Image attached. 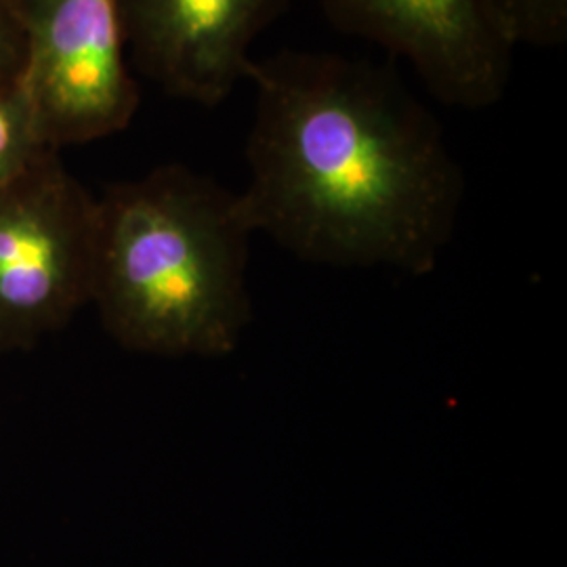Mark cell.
I'll return each mask as SVG.
<instances>
[{
	"label": "cell",
	"instance_id": "cell-3",
	"mask_svg": "<svg viewBox=\"0 0 567 567\" xmlns=\"http://www.w3.org/2000/svg\"><path fill=\"white\" fill-rule=\"evenodd\" d=\"M97 198L44 150L0 187V353L30 349L93 299Z\"/></svg>",
	"mask_w": 567,
	"mask_h": 567
},
{
	"label": "cell",
	"instance_id": "cell-8",
	"mask_svg": "<svg viewBox=\"0 0 567 567\" xmlns=\"http://www.w3.org/2000/svg\"><path fill=\"white\" fill-rule=\"evenodd\" d=\"M51 150L42 140L34 110L20 81L0 86V187Z\"/></svg>",
	"mask_w": 567,
	"mask_h": 567
},
{
	"label": "cell",
	"instance_id": "cell-1",
	"mask_svg": "<svg viewBox=\"0 0 567 567\" xmlns=\"http://www.w3.org/2000/svg\"><path fill=\"white\" fill-rule=\"evenodd\" d=\"M240 192L255 234L334 267L435 269L465 177L442 122L402 76L370 60L286 49L252 60Z\"/></svg>",
	"mask_w": 567,
	"mask_h": 567
},
{
	"label": "cell",
	"instance_id": "cell-2",
	"mask_svg": "<svg viewBox=\"0 0 567 567\" xmlns=\"http://www.w3.org/2000/svg\"><path fill=\"white\" fill-rule=\"evenodd\" d=\"M252 234L240 192L182 164L107 187L91 299L103 328L150 355L231 353L250 320Z\"/></svg>",
	"mask_w": 567,
	"mask_h": 567
},
{
	"label": "cell",
	"instance_id": "cell-7",
	"mask_svg": "<svg viewBox=\"0 0 567 567\" xmlns=\"http://www.w3.org/2000/svg\"><path fill=\"white\" fill-rule=\"evenodd\" d=\"M484 18L513 51L561 49L567 42V0H480Z\"/></svg>",
	"mask_w": 567,
	"mask_h": 567
},
{
	"label": "cell",
	"instance_id": "cell-6",
	"mask_svg": "<svg viewBox=\"0 0 567 567\" xmlns=\"http://www.w3.org/2000/svg\"><path fill=\"white\" fill-rule=\"evenodd\" d=\"M128 61L166 95L217 107L290 0H118Z\"/></svg>",
	"mask_w": 567,
	"mask_h": 567
},
{
	"label": "cell",
	"instance_id": "cell-5",
	"mask_svg": "<svg viewBox=\"0 0 567 567\" xmlns=\"http://www.w3.org/2000/svg\"><path fill=\"white\" fill-rule=\"evenodd\" d=\"M341 34L405 60L447 107L487 110L505 100L513 49L484 18L480 0H318Z\"/></svg>",
	"mask_w": 567,
	"mask_h": 567
},
{
	"label": "cell",
	"instance_id": "cell-9",
	"mask_svg": "<svg viewBox=\"0 0 567 567\" xmlns=\"http://www.w3.org/2000/svg\"><path fill=\"white\" fill-rule=\"evenodd\" d=\"M23 34L9 0H0V86L20 81Z\"/></svg>",
	"mask_w": 567,
	"mask_h": 567
},
{
	"label": "cell",
	"instance_id": "cell-4",
	"mask_svg": "<svg viewBox=\"0 0 567 567\" xmlns=\"http://www.w3.org/2000/svg\"><path fill=\"white\" fill-rule=\"evenodd\" d=\"M23 34L20 84L58 150L124 131L140 107L118 0H9Z\"/></svg>",
	"mask_w": 567,
	"mask_h": 567
}]
</instances>
